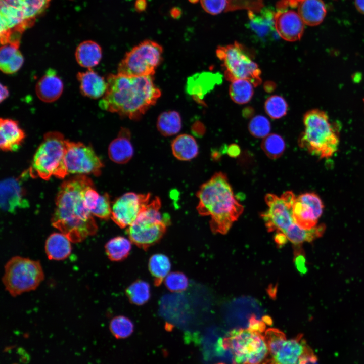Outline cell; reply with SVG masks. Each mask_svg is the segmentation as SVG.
I'll use <instances>...</instances> for the list:
<instances>
[{"instance_id":"cell-1","label":"cell","mask_w":364,"mask_h":364,"mask_svg":"<svg viewBox=\"0 0 364 364\" xmlns=\"http://www.w3.org/2000/svg\"><path fill=\"white\" fill-rule=\"evenodd\" d=\"M92 185L90 178L77 175L64 181L57 194L51 223L73 243L81 242L98 231L93 215L84 201V192Z\"/></svg>"},{"instance_id":"cell-2","label":"cell","mask_w":364,"mask_h":364,"mask_svg":"<svg viewBox=\"0 0 364 364\" xmlns=\"http://www.w3.org/2000/svg\"><path fill=\"white\" fill-rule=\"evenodd\" d=\"M106 81L107 89L99 106L131 120L141 118L161 95L153 76L131 77L111 74Z\"/></svg>"},{"instance_id":"cell-3","label":"cell","mask_w":364,"mask_h":364,"mask_svg":"<svg viewBox=\"0 0 364 364\" xmlns=\"http://www.w3.org/2000/svg\"><path fill=\"white\" fill-rule=\"evenodd\" d=\"M197 210L202 216H210L211 231L226 234L243 211L236 199L225 174L219 172L203 184L197 193Z\"/></svg>"},{"instance_id":"cell-4","label":"cell","mask_w":364,"mask_h":364,"mask_svg":"<svg viewBox=\"0 0 364 364\" xmlns=\"http://www.w3.org/2000/svg\"><path fill=\"white\" fill-rule=\"evenodd\" d=\"M305 126L299 146L320 158H329L337 151L339 139L337 130L324 111L313 109L303 117Z\"/></svg>"},{"instance_id":"cell-5","label":"cell","mask_w":364,"mask_h":364,"mask_svg":"<svg viewBox=\"0 0 364 364\" xmlns=\"http://www.w3.org/2000/svg\"><path fill=\"white\" fill-rule=\"evenodd\" d=\"M66 141L58 131L44 135L28 169L30 177L49 180L52 176L63 178L68 174L64 160Z\"/></svg>"},{"instance_id":"cell-6","label":"cell","mask_w":364,"mask_h":364,"mask_svg":"<svg viewBox=\"0 0 364 364\" xmlns=\"http://www.w3.org/2000/svg\"><path fill=\"white\" fill-rule=\"evenodd\" d=\"M264 337L268 353L263 364H307L316 360L301 335L287 339L280 330L268 328L264 332Z\"/></svg>"},{"instance_id":"cell-7","label":"cell","mask_w":364,"mask_h":364,"mask_svg":"<svg viewBox=\"0 0 364 364\" xmlns=\"http://www.w3.org/2000/svg\"><path fill=\"white\" fill-rule=\"evenodd\" d=\"M220 344L231 352L233 364H263L268 353L262 333L248 328L233 330Z\"/></svg>"},{"instance_id":"cell-8","label":"cell","mask_w":364,"mask_h":364,"mask_svg":"<svg viewBox=\"0 0 364 364\" xmlns=\"http://www.w3.org/2000/svg\"><path fill=\"white\" fill-rule=\"evenodd\" d=\"M44 277L39 261L15 256L5 264L2 280L6 290L12 296L16 297L35 290Z\"/></svg>"},{"instance_id":"cell-9","label":"cell","mask_w":364,"mask_h":364,"mask_svg":"<svg viewBox=\"0 0 364 364\" xmlns=\"http://www.w3.org/2000/svg\"><path fill=\"white\" fill-rule=\"evenodd\" d=\"M161 201L156 197L128 226L127 233L130 240L145 250L157 243L164 235L168 221L163 218L160 209Z\"/></svg>"},{"instance_id":"cell-10","label":"cell","mask_w":364,"mask_h":364,"mask_svg":"<svg viewBox=\"0 0 364 364\" xmlns=\"http://www.w3.org/2000/svg\"><path fill=\"white\" fill-rule=\"evenodd\" d=\"M216 53L222 62L228 80L232 82L237 79H246L254 86L261 83L260 69L242 44L235 41L233 44L219 46Z\"/></svg>"},{"instance_id":"cell-11","label":"cell","mask_w":364,"mask_h":364,"mask_svg":"<svg viewBox=\"0 0 364 364\" xmlns=\"http://www.w3.org/2000/svg\"><path fill=\"white\" fill-rule=\"evenodd\" d=\"M163 48L145 40L127 52L118 66V74L131 77L153 76L162 60Z\"/></svg>"},{"instance_id":"cell-12","label":"cell","mask_w":364,"mask_h":364,"mask_svg":"<svg viewBox=\"0 0 364 364\" xmlns=\"http://www.w3.org/2000/svg\"><path fill=\"white\" fill-rule=\"evenodd\" d=\"M296 197L291 191H287L280 197L272 194L265 196L267 210L261 216L268 232H281L284 234L295 222L293 207Z\"/></svg>"},{"instance_id":"cell-13","label":"cell","mask_w":364,"mask_h":364,"mask_svg":"<svg viewBox=\"0 0 364 364\" xmlns=\"http://www.w3.org/2000/svg\"><path fill=\"white\" fill-rule=\"evenodd\" d=\"M64 160L68 174L98 176L104 166L92 147L81 142L66 141Z\"/></svg>"},{"instance_id":"cell-14","label":"cell","mask_w":364,"mask_h":364,"mask_svg":"<svg viewBox=\"0 0 364 364\" xmlns=\"http://www.w3.org/2000/svg\"><path fill=\"white\" fill-rule=\"evenodd\" d=\"M151 201V194L128 192L116 199L112 206L111 218L119 227L130 226Z\"/></svg>"},{"instance_id":"cell-15","label":"cell","mask_w":364,"mask_h":364,"mask_svg":"<svg viewBox=\"0 0 364 364\" xmlns=\"http://www.w3.org/2000/svg\"><path fill=\"white\" fill-rule=\"evenodd\" d=\"M324 205L320 197L314 193H305L296 198L293 207L295 223L304 229L316 225L322 215Z\"/></svg>"},{"instance_id":"cell-16","label":"cell","mask_w":364,"mask_h":364,"mask_svg":"<svg viewBox=\"0 0 364 364\" xmlns=\"http://www.w3.org/2000/svg\"><path fill=\"white\" fill-rule=\"evenodd\" d=\"M19 177L6 178L0 183V206L2 210L15 213L20 209L29 207V202L25 197L24 189Z\"/></svg>"},{"instance_id":"cell-17","label":"cell","mask_w":364,"mask_h":364,"mask_svg":"<svg viewBox=\"0 0 364 364\" xmlns=\"http://www.w3.org/2000/svg\"><path fill=\"white\" fill-rule=\"evenodd\" d=\"M274 20L278 34L284 40L295 41L302 36L305 24L298 13L280 9L275 13Z\"/></svg>"},{"instance_id":"cell-18","label":"cell","mask_w":364,"mask_h":364,"mask_svg":"<svg viewBox=\"0 0 364 364\" xmlns=\"http://www.w3.org/2000/svg\"><path fill=\"white\" fill-rule=\"evenodd\" d=\"M275 14L271 8L264 7L258 11H248V27L259 40L267 41L276 38L278 33L275 25Z\"/></svg>"},{"instance_id":"cell-19","label":"cell","mask_w":364,"mask_h":364,"mask_svg":"<svg viewBox=\"0 0 364 364\" xmlns=\"http://www.w3.org/2000/svg\"><path fill=\"white\" fill-rule=\"evenodd\" d=\"M203 9L212 15L237 10L258 11L263 7V0H200Z\"/></svg>"},{"instance_id":"cell-20","label":"cell","mask_w":364,"mask_h":364,"mask_svg":"<svg viewBox=\"0 0 364 364\" xmlns=\"http://www.w3.org/2000/svg\"><path fill=\"white\" fill-rule=\"evenodd\" d=\"M63 81L57 75L56 70L49 69L37 82L35 92L40 100L51 103L60 98L63 93Z\"/></svg>"},{"instance_id":"cell-21","label":"cell","mask_w":364,"mask_h":364,"mask_svg":"<svg viewBox=\"0 0 364 364\" xmlns=\"http://www.w3.org/2000/svg\"><path fill=\"white\" fill-rule=\"evenodd\" d=\"M25 133L17 121L9 118L0 120V147L4 151H16L21 146Z\"/></svg>"},{"instance_id":"cell-22","label":"cell","mask_w":364,"mask_h":364,"mask_svg":"<svg viewBox=\"0 0 364 364\" xmlns=\"http://www.w3.org/2000/svg\"><path fill=\"white\" fill-rule=\"evenodd\" d=\"M133 153L130 131L122 128L117 136L109 144L108 150L109 157L114 162L125 164L132 158Z\"/></svg>"},{"instance_id":"cell-23","label":"cell","mask_w":364,"mask_h":364,"mask_svg":"<svg viewBox=\"0 0 364 364\" xmlns=\"http://www.w3.org/2000/svg\"><path fill=\"white\" fill-rule=\"evenodd\" d=\"M77 78L80 93L84 96L96 99L104 95L107 87V81L91 68L78 72Z\"/></svg>"},{"instance_id":"cell-24","label":"cell","mask_w":364,"mask_h":364,"mask_svg":"<svg viewBox=\"0 0 364 364\" xmlns=\"http://www.w3.org/2000/svg\"><path fill=\"white\" fill-rule=\"evenodd\" d=\"M72 242L64 234L55 232L47 239L44 250L48 258L53 260H62L66 259L72 251Z\"/></svg>"},{"instance_id":"cell-25","label":"cell","mask_w":364,"mask_h":364,"mask_svg":"<svg viewBox=\"0 0 364 364\" xmlns=\"http://www.w3.org/2000/svg\"><path fill=\"white\" fill-rule=\"evenodd\" d=\"M19 42L9 43L2 46L0 51V69L4 73H15L23 65L24 58L19 50Z\"/></svg>"},{"instance_id":"cell-26","label":"cell","mask_w":364,"mask_h":364,"mask_svg":"<svg viewBox=\"0 0 364 364\" xmlns=\"http://www.w3.org/2000/svg\"><path fill=\"white\" fill-rule=\"evenodd\" d=\"M298 7V13L305 24L316 26L326 15V6L322 0H302Z\"/></svg>"},{"instance_id":"cell-27","label":"cell","mask_w":364,"mask_h":364,"mask_svg":"<svg viewBox=\"0 0 364 364\" xmlns=\"http://www.w3.org/2000/svg\"><path fill=\"white\" fill-rule=\"evenodd\" d=\"M75 57L80 66L90 69L100 62L102 57V48L94 41H84L77 46Z\"/></svg>"},{"instance_id":"cell-28","label":"cell","mask_w":364,"mask_h":364,"mask_svg":"<svg viewBox=\"0 0 364 364\" xmlns=\"http://www.w3.org/2000/svg\"><path fill=\"white\" fill-rule=\"evenodd\" d=\"M174 156L181 161H189L195 158L199 152L198 146L192 135L182 134L176 136L171 143Z\"/></svg>"},{"instance_id":"cell-29","label":"cell","mask_w":364,"mask_h":364,"mask_svg":"<svg viewBox=\"0 0 364 364\" xmlns=\"http://www.w3.org/2000/svg\"><path fill=\"white\" fill-rule=\"evenodd\" d=\"M325 229L324 224L316 225L310 229H304L294 223L284 234L288 240L295 245H298L304 242H312L321 237Z\"/></svg>"},{"instance_id":"cell-30","label":"cell","mask_w":364,"mask_h":364,"mask_svg":"<svg viewBox=\"0 0 364 364\" xmlns=\"http://www.w3.org/2000/svg\"><path fill=\"white\" fill-rule=\"evenodd\" d=\"M131 241L122 236H117L109 240L105 244L106 253L113 261H121L129 255Z\"/></svg>"},{"instance_id":"cell-31","label":"cell","mask_w":364,"mask_h":364,"mask_svg":"<svg viewBox=\"0 0 364 364\" xmlns=\"http://www.w3.org/2000/svg\"><path fill=\"white\" fill-rule=\"evenodd\" d=\"M181 126L180 115L175 111L164 112L159 116L157 119V129L165 136L177 133L180 131Z\"/></svg>"},{"instance_id":"cell-32","label":"cell","mask_w":364,"mask_h":364,"mask_svg":"<svg viewBox=\"0 0 364 364\" xmlns=\"http://www.w3.org/2000/svg\"><path fill=\"white\" fill-rule=\"evenodd\" d=\"M148 267L155 284L159 286L169 274L171 263L167 256L163 254H155L150 258Z\"/></svg>"},{"instance_id":"cell-33","label":"cell","mask_w":364,"mask_h":364,"mask_svg":"<svg viewBox=\"0 0 364 364\" xmlns=\"http://www.w3.org/2000/svg\"><path fill=\"white\" fill-rule=\"evenodd\" d=\"M253 85L246 79H237L232 81L229 88L231 99L239 104L249 102L254 93Z\"/></svg>"},{"instance_id":"cell-34","label":"cell","mask_w":364,"mask_h":364,"mask_svg":"<svg viewBox=\"0 0 364 364\" xmlns=\"http://www.w3.org/2000/svg\"><path fill=\"white\" fill-rule=\"evenodd\" d=\"M129 301L136 305L146 303L150 297L149 284L143 280H137L130 284L126 290Z\"/></svg>"},{"instance_id":"cell-35","label":"cell","mask_w":364,"mask_h":364,"mask_svg":"<svg viewBox=\"0 0 364 364\" xmlns=\"http://www.w3.org/2000/svg\"><path fill=\"white\" fill-rule=\"evenodd\" d=\"M109 329L116 338L125 339L132 334L134 330V325L132 322L128 317L119 315L115 316L111 320Z\"/></svg>"},{"instance_id":"cell-36","label":"cell","mask_w":364,"mask_h":364,"mask_svg":"<svg viewBox=\"0 0 364 364\" xmlns=\"http://www.w3.org/2000/svg\"><path fill=\"white\" fill-rule=\"evenodd\" d=\"M261 147L266 155L271 159L280 157L285 149L283 138L277 134H270L263 139Z\"/></svg>"},{"instance_id":"cell-37","label":"cell","mask_w":364,"mask_h":364,"mask_svg":"<svg viewBox=\"0 0 364 364\" xmlns=\"http://www.w3.org/2000/svg\"><path fill=\"white\" fill-rule=\"evenodd\" d=\"M264 108L270 117L272 119H279L286 114L288 105L282 97L274 95L267 99L264 104Z\"/></svg>"},{"instance_id":"cell-38","label":"cell","mask_w":364,"mask_h":364,"mask_svg":"<svg viewBox=\"0 0 364 364\" xmlns=\"http://www.w3.org/2000/svg\"><path fill=\"white\" fill-rule=\"evenodd\" d=\"M248 129L251 134L256 138H265L270 131V124L264 116L257 115L250 121Z\"/></svg>"},{"instance_id":"cell-39","label":"cell","mask_w":364,"mask_h":364,"mask_svg":"<svg viewBox=\"0 0 364 364\" xmlns=\"http://www.w3.org/2000/svg\"><path fill=\"white\" fill-rule=\"evenodd\" d=\"M91 214L103 219L111 218L112 206L109 195L105 193L100 195L95 207L91 210Z\"/></svg>"},{"instance_id":"cell-40","label":"cell","mask_w":364,"mask_h":364,"mask_svg":"<svg viewBox=\"0 0 364 364\" xmlns=\"http://www.w3.org/2000/svg\"><path fill=\"white\" fill-rule=\"evenodd\" d=\"M164 280L166 287L171 291H183L186 290L188 286V278L180 272L169 273Z\"/></svg>"},{"instance_id":"cell-41","label":"cell","mask_w":364,"mask_h":364,"mask_svg":"<svg viewBox=\"0 0 364 364\" xmlns=\"http://www.w3.org/2000/svg\"><path fill=\"white\" fill-rule=\"evenodd\" d=\"M248 328L253 331L263 333L266 326L263 321L257 320L254 316H252L249 321Z\"/></svg>"},{"instance_id":"cell-42","label":"cell","mask_w":364,"mask_h":364,"mask_svg":"<svg viewBox=\"0 0 364 364\" xmlns=\"http://www.w3.org/2000/svg\"><path fill=\"white\" fill-rule=\"evenodd\" d=\"M295 264L298 270L301 274L307 271L305 265V259L303 255L298 254L295 258Z\"/></svg>"},{"instance_id":"cell-43","label":"cell","mask_w":364,"mask_h":364,"mask_svg":"<svg viewBox=\"0 0 364 364\" xmlns=\"http://www.w3.org/2000/svg\"><path fill=\"white\" fill-rule=\"evenodd\" d=\"M302 0H280L277 4L279 10L286 9L288 7H297Z\"/></svg>"},{"instance_id":"cell-44","label":"cell","mask_w":364,"mask_h":364,"mask_svg":"<svg viewBox=\"0 0 364 364\" xmlns=\"http://www.w3.org/2000/svg\"><path fill=\"white\" fill-rule=\"evenodd\" d=\"M275 242L279 246H281L285 244L288 241V238L286 235L281 232H277L274 237Z\"/></svg>"},{"instance_id":"cell-45","label":"cell","mask_w":364,"mask_h":364,"mask_svg":"<svg viewBox=\"0 0 364 364\" xmlns=\"http://www.w3.org/2000/svg\"><path fill=\"white\" fill-rule=\"evenodd\" d=\"M226 152L229 155L232 157H237L240 153V149L236 144H231L226 150Z\"/></svg>"},{"instance_id":"cell-46","label":"cell","mask_w":364,"mask_h":364,"mask_svg":"<svg viewBox=\"0 0 364 364\" xmlns=\"http://www.w3.org/2000/svg\"><path fill=\"white\" fill-rule=\"evenodd\" d=\"M9 95V92L8 88L5 85L1 84V102H3V100L8 98Z\"/></svg>"},{"instance_id":"cell-47","label":"cell","mask_w":364,"mask_h":364,"mask_svg":"<svg viewBox=\"0 0 364 364\" xmlns=\"http://www.w3.org/2000/svg\"><path fill=\"white\" fill-rule=\"evenodd\" d=\"M355 5L360 13L364 14V0H355Z\"/></svg>"},{"instance_id":"cell-48","label":"cell","mask_w":364,"mask_h":364,"mask_svg":"<svg viewBox=\"0 0 364 364\" xmlns=\"http://www.w3.org/2000/svg\"><path fill=\"white\" fill-rule=\"evenodd\" d=\"M135 7L138 10H143L146 7V1L138 0L135 3Z\"/></svg>"},{"instance_id":"cell-49","label":"cell","mask_w":364,"mask_h":364,"mask_svg":"<svg viewBox=\"0 0 364 364\" xmlns=\"http://www.w3.org/2000/svg\"><path fill=\"white\" fill-rule=\"evenodd\" d=\"M217 364H224V363H217Z\"/></svg>"},{"instance_id":"cell-50","label":"cell","mask_w":364,"mask_h":364,"mask_svg":"<svg viewBox=\"0 0 364 364\" xmlns=\"http://www.w3.org/2000/svg\"><path fill=\"white\" fill-rule=\"evenodd\" d=\"M129 1H130V0H129Z\"/></svg>"}]
</instances>
